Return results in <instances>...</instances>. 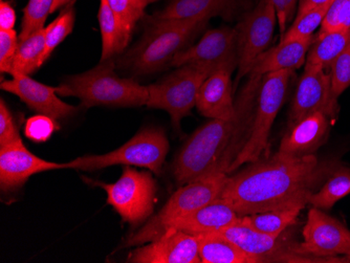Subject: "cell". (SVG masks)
Wrapping results in <instances>:
<instances>
[{
  "label": "cell",
  "mask_w": 350,
  "mask_h": 263,
  "mask_svg": "<svg viewBox=\"0 0 350 263\" xmlns=\"http://www.w3.org/2000/svg\"><path fill=\"white\" fill-rule=\"evenodd\" d=\"M261 79L262 76L250 74L235 101V113L228 119L211 120L189 137L173 164L178 184L218 172L229 174L251 135Z\"/></svg>",
  "instance_id": "2"
},
{
  "label": "cell",
  "mask_w": 350,
  "mask_h": 263,
  "mask_svg": "<svg viewBox=\"0 0 350 263\" xmlns=\"http://www.w3.org/2000/svg\"><path fill=\"white\" fill-rule=\"evenodd\" d=\"M135 1H137V5H139L142 9L145 10L147 7H148L149 5H151V3H157V1H159V0H135Z\"/></svg>",
  "instance_id": "42"
},
{
  "label": "cell",
  "mask_w": 350,
  "mask_h": 263,
  "mask_svg": "<svg viewBox=\"0 0 350 263\" xmlns=\"http://www.w3.org/2000/svg\"><path fill=\"white\" fill-rule=\"evenodd\" d=\"M239 217L225 199L217 197L180 219L172 227L198 237L225 229L238 221Z\"/></svg>",
  "instance_id": "20"
},
{
  "label": "cell",
  "mask_w": 350,
  "mask_h": 263,
  "mask_svg": "<svg viewBox=\"0 0 350 263\" xmlns=\"http://www.w3.org/2000/svg\"><path fill=\"white\" fill-rule=\"evenodd\" d=\"M241 219V217H239ZM212 234L218 235L235 243L241 250L256 259L257 263H322L306 256L300 249V243L286 234H265L236 221L233 225Z\"/></svg>",
  "instance_id": "10"
},
{
  "label": "cell",
  "mask_w": 350,
  "mask_h": 263,
  "mask_svg": "<svg viewBox=\"0 0 350 263\" xmlns=\"http://www.w3.org/2000/svg\"><path fill=\"white\" fill-rule=\"evenodd\" d=\"M332 0H299L297 14L304 13L314 8L321 7L325 3H332Z\"/></svg>",
  "instance_id": "39"
},
{
  "label": "cell",
  "mask_w": 350,
  "mask_h": 263,
  "mask_svg": "<svg viewBox=\"0 0 350 263\" xmlns=\"http://www.w3.org/2000/svg\"><path fill=\"white\" fill-rule=\"evenodd\" d=\"M45 29V27H44ZM41 29L31 36L19 40L13 66L10 74H31L42 66V56L45 49V29Z\"/></svg>",
  "instance_id": "28"
},
{
  "label": "cell",
  "mask_w": 350,
  "mask_h": 263,
  "mask_svg": "<svg viewBox=\"0 0 350 263\" xmlns=\"http://www.w3.org/2000/svg\"><path fill=\"white\" fill-rule=\"evenodd\" d=\"M276 10L279 29L282 36L286 31L288 23L294 18L299 0H269Z\"/></svg>",
  "instance_id": "37"
},
{
  "label": "cell",
  "mask_w": 350,
  "mask_h": 263,
  "mask_svg": "<svg viewBox=\"0 0 350 263\" xmlns=\"http://www.w3.org/2000/svg\"><path fill=\"white\" fill-rule=\"evenodd\" d=\"M218 68L204 64H186L176 68L161 81L148 85L149 108L161 109L170 115L173 128H180V122L191 115L196 106L198 92L204 80Z\"/></svg>",
  "instance_id": "8"
},
{
  "label": "cell",
  "mask_w": 350,
  "mask_h": 263,
  "mask_svg": "<svg viewBox=\"0 0 350 263\" xmlns=\"http://www.w3.org/2000/svg\"><path fill=\"white\" fill-rule=\"evenodd\" d=\"M53 3L54 0H29L23 10L19 40H23L39 29H44L45 21L52 11Z\"/></svg>",
  "instance_id": "31"
},
{
  "label": "cell",
  "mask_w": 350,
  "mask_h": 263,
  "mask_svg": "<svg viewBox=\"0 0 350 263\" xmlns=\"http://www.w3.org/2000/svg\"><path fill=\"white\" fill-rule=\"evenodd\" d=\"M202 263H257L235 243L216 234L198 236Z\"/></svg>",
  "instance_id": "25"
},
{
  "label": "cell",
  "mask_w": 350,
  "mask_h": 263,
  "mask_svg": "<svg viewBox=\"0 0 350 263\" xmlns=\"http://www.w3.org/2000/svg\"><path fill=\"white\" fill-rule=\"evenodd\" d=\"M350 194V168L343 165L336 169L332 176L310 197L308 204L321 210H330L342 198Z\"/></svg>",
  "instance_id": "27"
},
{
  "label": "cell",
  "mask_w": 350,
  "mask_h": 263,
  "mask_svg": "<svg viewBox=\"0 0 350 263\" xmlns=\"http://www.w3.org/2000/svg\"><path fill=\"white\" fill-rule=\"evenodd\" d=\"M350 27V0H346L340 15L339 29Z\"/></svg>",
  "instance_id": "40"
},
{
  "label": "cell",
  "mask_w": 350,
  "mask_h": 263,
  "mask_svg": "<svg viewBox=\"0 0 350 263\" xmlns=\"http://www.w3.org/2000/svg\"><path fill=\"white\" fill-rule=\"evenodd\" d=\"M235 0H172L149 21L204 20L214 16L229 17Z\"/></svg>",
  "instance_id": "22"
},
{
  "label": "cell",
  "mask_w": 350,
  "mask_h": 263,
  "mask_svg": "<svg viewBox=\"0 0 350 263\" xmlns=\"http://www.w3.org/2000/svg\"><path fill=\"white\" fill-rule=\"evenodd\" d=\"M16 12L13 5L7 0L0 1V29H14L16 23Z\"/></svg>",
  "instance_id": "38"
},
{
  "label": "cell",
  "mask_w": 350,
  "mask_h": 263,
  "mask_svg": "<svg viewBox=\"0 0 350 263\" xmlns=\"http://www.w3.org/2000/svg\"><path fill=\"white\" fill-rule=\"evenodd\" d=\"M337 101L332 95L330 74L325 68L306 64L291 107L290 125L314 111H324L336 119Z\"/></svg>",
  "instance_id": "14"
},
{
  "label": "cell",
  "mask_w": 350,
  "mask_h": 263,
  "mask_svg": "<svg viewBox=\"0 0 350 263\" xmlns=\"http://www.w3.org/2000/svg\"><path fill=\"white\" fill-rule=\"evenodd\" d=\"M278 23L276 10L269 0H260L236 27L238 39L237 81L250 74L254 64L272 41Z\"/></svg>",
  "instance_id": "12"
},
{
  "label": "cell",
  "mask_w": 350,
  "mask_h": 263,
  "mask_svg": "<svg viewBox=\"0 0 350 263\" xmlns=\"http://www.w3.org/2000/svg\"><path fill=\"white\" fill-rule=\"evenodd\" d=\"M329 68L332 95L338 99L350 86V45L334 60Z\"/></svg>",
  "instance_id": "33"
},
{
  "label": "cell",
  "mask_w": 350,
  "mask_h": 263,
  "mask_svg": "<svg viewBox=\"0 0 350 263\" xmlns=\"http://www.w3.org/2000/svg\"><path fill=\"white\" fill-rule=\"evenodd\" d=\"M308 198H304L272 211L241 216L239 221L255 231L278 236L296 223L299 214L308 205Z\"/></svg>",
  "instance_id": "23"
},
{
  "label": "cell",
  "mask_w": 350,
  "mask_h": 263,
  "mask_svg": "<svg viewBox=\"0 0 350 263\" xmlns=\"http://www.w3.org/2000/svg\"><path fill=\"white\" fill-rule=\"evenodd\" d=\"M341 163L320 161L316 154L297 156L277 152L228 176L219 197L239 216L272 211L308 198Z\"/></svg>",
  "instance_id": "1"
},
{
  "label": "cell",
  "mask_w": 350,
  "mask_h": 263,
  "mask_svg": "<svg viewBox=\"0 0 350 263\" xmlns=\"http://www.w3.org/2000/svg\"><path fill=\"white\" fill-rule=\"evenodd\" d=\"M19 36L15 29H0V72H11L15 58L16 51L18 48Z\"/></svg>",
  "instance_id": "36"
},
{
  "label": "cell",
  "mask_w": 350,
  "mask_h": 263,
  "mask_svg": "<svg viewBox=\"0 0 350 263\" xmlns=\"http://www.w3.org/2000/svg\"><path fill=\"white\" fill-rule=\"evenodd\" d=\"M332 1L325 3L321 7L304 12V13L297 14L294 23H292L290 29L285 31L284 34L281 36L280 41L312 36L317 27H321L322 21L332 5Z\"/></svg>",
  "instance_id": "30"
},
{
  "label": "cell",
  "mask_w": 350,
  "mask_h": 263,
  "mask_svg": "<svg viewBox=\"0 0 350 263\" xmlns=\"http://www.w3.org/2000/svg\"><path fill=\"white\" fill-rule=\"evenodd\" d=\"M110 9L119 21L122 32L127 41H131L135 25L144 16V9L135 0H107Z\"/></svg>",
  "instance_id": "32"
},
{
  "label": "cell",
  "mask_w": 350,
  "mask_h": 263,
  "mask_svg": "<svg viewBox=\"0 0 350 263\" xmlns=\"http://www.w3.org/2000/svg\"><path fill=\"white\" fill-rule=\"evenodd\" d=\"M234 68L214 70L200 86L196 107L208 119H228L235 113L232 72Z\"/></svg>",
  "instance_id": "19"
},
{
  "label": "cell",
  "mask_w": 350,
  "mask_h": 263,
  "mask_svg": "<svg viewBox=\"0 0 350 263\" xmlns=\"http://www.w3.org/2000/svg\"><path fill=\"white\" fill-rule=\"evenodd\" d=\"M74 7L64 8L59 16L45 27V49L42 56V66L50 59L51 55L59 45L72 34L75 25Z\"/></svg>",
  "instance_id": "29"
},
{
  "label": "cell",
  "mask_w": 350,
  "mask_h": 263,
  "mask_svg": "<svg viewBox=\"0 0 350 263\" xmlns=\"http://www.w3.org/2000/svg\"><path fill=\"white\" fill-rule=\"evenodd\" d=\"M75 3H76V0H54L51 13H54V12L64 9V8L74 7Z\"/></svg>",
  "instance_id": "41"
},
{
  "label": "cell",
  "mask_w": 350,
  "mask_h": 263,
  "mask_svg": "<svg viewBox=\"0 0 350 263\" xmlns=\"http://www.w3.org/2000/svg\"><path fill=\"white\" fill-rule=\"evenodd\" d=\"M334 117L324 111H314L290 125L281 141L278 152L285 156H312L326 142Z\"/></svg>",
  "instance_id": "18"
},
{
  "label": "cell",
  "mask_w": 350,
  "mask_h": 263,
  "mask_svg": "<svg viewBox=\"0 0 350 263\" xmlns=\"http://www.w3.org/2000/svg\"><path fill=\"white\" fill-rule=\"evenodd\" d=\"M126 262L202 263L198 237L171 227L159 238L131 251Z\"/></svg>",
  "instance_id": "15"
},
{
  "label": "cell",
  "mask_w": 350,
  "mask_h": 263,
  "mask_svg": "<svg viewBox=\"0 0 350 263\" xmlns=\"http://www.w3.org/2000/svg\"><path fill=\"white\" fill-rule=\"evenodd\" d=\"M169 151V141L162 129L139 131L129 142L105 154L80 156L66 163V169L96 171L115 165L137 166L160 174Z\"/></svg>",
  "instance_id": "6"
},
{
  "label": "cell",
  "mask_w": 350,
  "mask_h": 263,
  "mask_svg": "<svg viewBox=\"0 0 350 263\" xmlns=\"http://www.w3.org/2000/svg\"><path fill=\"white\" fill-rule=\"evenodd\" d=\"M58 129L56 120L38 113L29 117L25 122V135L31 142L44 143L50 140L53 133Z\"/></svg>",
  "instance_id": "34"
},
{
  "label": "cell",
  "mask_w": 350,
  "mask_h": 263,
  "mask_svg": "<svg viewBox=\"0 0 350 263\" xmlns=\"http://www.w3.org/2000/svg\"><path fill=\"white\" fill-rule=\"evenodd\" d=\"M344 262H350V254L343 257Z\"/></svg>",
  "instance_id": "43"
},
{
  "label": "cell",
  "mask_w": 350,
  "mask_h": 263,
  "mask_svg": "<svg viewBox=\"0 0 350 263\" xmlns=\"http://www.w3.org/2000/svg\"><path fill=\"white\" fill-rule=\"evenodd\" d=\"M312 36L280 41L278 45L258 57L250 74L265 76L280 70H298L306 61L308 50L314 40Z\"/></svg>",
  "instance_id": "21"
},
{
  "label": "cell",
  "mask_w": 350,
  "mask_h": 263,
  "mask_svg": "<svg viewBox=\"0 0 350 263\" xmlns=\"http://www.w3.org/2000/svg\"><path fill=\"white\" fill-rule=\"evenodd\" d=\"M208 21H150L135 48L119 59L120 66L135 74H148L170 66L172 59L185 50Z\"/></svg>",
  "instance_id": "4"
},
{
  "label": "cell",
  "mask_w": 350,
  "mask_h": 263,
  "mask_svg": "<svg viewBox=\"0 0 350 263\" xmlns=\"http://www.w3.org/2000/svg\"><path fill=\"white\" fill-rule=\"evenodd\" d=\"M350 45V27L319 33L314 37L306 56V64L330 68L332 62Z\"/></svg>",
  "instance_id": "24"
},
{
  "label": "cell",
  "mask_w": 350,
  "mask_h": 263,
  "mask_svg": "<svg viewBox=\"0 0 350 263\" xmlns=\"http://www.w3.org/2000/svg\"><path fill=\"white\" fill-rule=\"evenodd\" d=\"M61 169H66V163L38 158L23 144L0 148V189L5 193L21 189L35 174Z\"/></svg>",
  "instance_id": "17"
},
{
  "label": "cell",
  "mask_w": 350,
  "mask_h": 263,
  "mask_svg": "<svg viewBox=\"0 0 350 263\" xmlns=\"http://www.w3.org/2000/svg\"><path fill=\"white\" fill-rule=\"evenodd\" d=\"M96 184L104 189L107 194V203L125 223L137 227L152 215L157 200V182L150 172L124 166L117 182Z\"/></svg>",
  "instance_id": "9"
},
{
  "label": "cell",
  "mask_w": 350,
  "mask_h": 263,
  "mask_svg": "<svg viewBox=\"0 0 350 263\" xmlns=\"http://www.w3.org/2000/svg\"><path fill=\"white\" fill-rule=\"evenodd\" d=\"M115 66V61L109 59L83 74L68 77L58 86V95L78 98L81 107L85 109L94 106L147 105L148 86L141 85L133 79L121 78L116 74Z\"/></svg>",
  "instance_id": "3"
},
{
  "label": "cell",
  "mask_w": 350,
  "mask_h": 263,
  "mask_svg": "<svg viewBox=\"0 0 350 263\" xmlns=\"http://www.w3.org/2000/svg\"><path fill=\"white\" fill-rule=\"evenodd\" d=\"M11 80L1 82V89L17 96L31 109L53 119H66L79 111L59 98L58 86H49L31 79L29 74H14Z\"/></svg>",
  "instance_id": "16"
},
{
  "label": "cell",
  "mask_w": 350,
  "mask_h": 263,
  "mask_svg": "<svg viewBox=\"0 0 350 263\" xmlns=\"http://www.w3.org/2000/svg\"><path fill=\"white\" fill-rule=\"evenodd\" d=\"M293 76V70H280L262 76L254 113L251 135L245 148L232 164L229 174L245 164L267 158L271 129L283 105Z\"/></svg>",
  "instance_id": "7"
},
{
  "label": "cell",
  "mask_w": 350,
  "mask_h": 263,
  "mask_svg": "<svg viewBox=\"0 0 350 263\" xmlns=\"http://www.w3.org/2000/svg\"><path fill=\"white\" fill-rule=\"evenodd\" d=\"M98 20L101 29V62H103L123 52L129 42L124 36L119 21L113 10L110 9L107 0H100Z\"/></svg>",
  "instance_id": "26"
},
{
  "label": "cell",
  "mask_w": 350,
  "mask_h": 263,
  "mask_svg": "<svg viewBox=\"0 0 350 263\" xmlns=\"http://www.w3.org/2000/svg\"><path fill=\"white\" fill-rule=\"evenodd\" d=\"M302 235V253L322 263L344 262L343 257L350 254V230L323 210L310 209Z\"/></svg>",
  "instance_id": "11"
},
{
  "label": "cell",
  "mask_w": 350,
  "mask_h": 263,
  "mask_svg": "<svg viewBox=\"0 0 350 263\" xmlns=\"http://www.w3.org/2000/svg\"><path fill=\"white\" fill-rule=\"evenodd\" d=\"M186 64H204L214 68L238 66L237 31L231 27L210 29L200 42L178 53L170 62L176 68Z\"/></svg>",
  "instance_id": "13"
},
{
  "label": "cell",
  "mask_w": 350,
  "mask_h": 263,
  "mask_svg": "<svg viewBox=\"0 0 350 263\" xmlns=\"http://www.w3.org/2000/svg\"><path fill=\"white\" fill-rule=\"evenodd\" d=\"M23 144L15 117L3 99L0 101V148Z\"/></svg>",
  "instance_id": "35"
},
{
  "label": "cell",
  "mask_w": 350,
  "mask_h": 263,
  "mask_svg": "<svg viewBox=\"0 0 350 263\" xmlns=\"http://www.w3.org/2000/svg\"><path fill=\"white\" fill-rule=\"evenodd\" d=\"M227 178V174L218 172L187 182L186 186L174 192L157 215L129 235L122 247H139L162 236L180 219L219 197Z\"/></svg>",
  "instance_id": "5"
}]
</instances>
